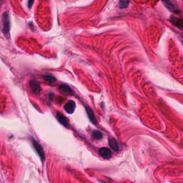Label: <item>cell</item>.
<instances>
[{
  "instance_id": "cell-1",
  "label": "cell",
  "mask_w": 183,
  "mask_h": 183,
  "mask_svg": "<svg viewBox=\"0 0 183 183\" xmlns=\"http://www.w3.org/2000/svg\"><path fill=\"white\" fill-rule=\"evenodd\" d=\"M10 23L8 13L5 12L3 13L2 20V32L5 36H8L10 32Z\"/></svg>"
},
{
  "instance_id": "cell-2",
  "label": "cell",
  "mask_w": 183,
  "mask_h": 183,
  "mask_svg": "<svg viewBox=\"0 0 183 183\" xmlns=\"http://www.w3.org/2000/svg\"><path fill=\"white\" fill-rule=\"evenodd\" d=\"M32 143L34 148H35L39 157H40L42 161H44L45 159V155L42 146L36 140L33 139H32Z\"/></svg>"
},
{
  "instance_id": "cell-3",
  "label": "cell",
  "mask_w": 183,
  "mask_h": 183,
  "mask_svg": "<svg viewBox=\"0 0 183 183\" xmlns=\"http://www.w3.org/2000/svg\"><path fill=\"white\" fill-rule=\"evenodd\" d=\"M76 104L73 100H70L64 106V109L67 113L73 114L75 111Z\"/></svg>"
},
{
  "instance_id": "cell-4",
  "label": "cell",
  "mask_w": 183,
  "mask_h": 183,
  "mask_svg": "<svg viewBox=\"0 0 183 183\" xmlns=\"http://www.w3.org/2000/svg\"><path fill=\"white\" fill-rule=\"evenodd\" d=\"M100 156L105 159H109L111 157V151L110 149L106 147H102L99 150Z\"/></svg>"
},
{
  "instance_id": "cell-5",
  "label": "cell",
  "mask_w": 183,
  "mask_h": 183,
  "mask_svg": "<svg viewBox=\"0 0 183 183\" xmlns=\"http://www.w3.org/2000/svg\"><path fill=\"white\" fill-rule=\"evenodd\" d=\"M56 117L59 122L63 126L65 127H68L69 126V121L67 119L66 116L63 114L61 113L57 112L56 114Z\"/></svg>"
},
{
  "instance_id": "cell-6",
  "label": "cell",
  "mask_w": 183,
  "mask_h": 183,
  "mask_svg": "<svg viewBox=\"0 0 183 183\" xmlns=\"http://www.w3.org/2000/svg\"><path fill=\"white\" fill-rule=\"evenodd\" d=\"M59 90L62 92V94L65 95H71L73 94V92L71 87L65 84L61 85L59 87Z\"/></svg>"
},
{
  "instance_id": "cell-7",
  "label": "cell",
  "mask_w": 183,
  "mask_h": 183,
  "mask_svg": "<svg viewBox=\"0 0 183 183\" xmlns=\"http://www.w3.org/2000/svg\"><path fill=\"white\" fill-rule=\"evenodd\" d=\"M30 86L32 91L34 94H35L36 95H38L40 94V92L41 91V87L38 83L35 81H31Z\"/></svg>"
},
{
  "instance_id": "cell-8",
  "label": "cell",
  "mask_w": 183,
  "mask_h": 183,
  "mask_svg": "<svg viewBox=\"0 0 183 183\" xmlns=\"http://www.w3.org/2000/svg\"><path fill=\"white\" fill-rule=\"evenodd\" d=\"M171 22L175 25L176 26L182 29V26H183V22L182 20L181 19H179L178 18L175 17H171Z\"/></svg>"
},
{
  "instance_id": "cell-9",
  "label": "cell",
  "mask_w": 183,
  "mask_h": 183,
  "mask_svg": "<svg viewBox=\"0 0 183 183\" xmlns=\"http://www.w3.org/2000/svg\"><path fill=\"white\" fill-rule=\"evenodd\" d=\"M86 110H87V116H88L89 119L90 120V121H92L94 124H95V125L97 124V121L96 119V118L94 116V114L93 111H92V109L88 108V107H87L86 108Z\"/></svg>"
},
{
  "instance_id": "cell-10",
  "label": "cell",
  "mask_w": 183,
  "mask_h": 183,
  "mask_svg": "<svg viewBox=\"0 0 183 183\" xmlns=\"http://www.w3.org/2000/svg\"><path fill=\"white\" fill-rule=\"evenodd\" d=\"M108 143H109V145L110 146V147L111 148V149H112L114 151H118V150H119L118 143L114 139H110L109 141H108Z\"/></svg>"
},
{
  "instance_id": "cell-11",
  "label": "cell",
  "mask_w": 183,
  "mask_h": 183,
  "mask_svg": "<svg viewBox=\"0 0 183 183\" xmlns=\"http://www.w3.org/2000/svg\"><path fill=\"white\" fill-rule=\"evenodd\" d=\"M92 137L96 140H100L103 137V134L99 131L95 130L92 133Z\"/></svg>"
},
{
  "instance_id": "cell-12",
  "label": "cell",
  "mask_w": 183,
  "mask_h": 183,
  "mask_svg": "<svg viewBox=\"0 0 183 183\" xmlns=\"http://www.w3.org/2000/svg\"><path fill=\"white\" fill-rule=\"evenodd\" d=\"M130 0H120L119 3V7L121 9L127 8L129 6Z\"/></svg>"
},
{
  "instance_id": "cell-13",
  "label": "cell",
  "mask_w": 183,
  "mask_h": 183,
  "mask_svg": "<svg viewBox=\"0 0 183 183\" xmlns=\"http://www.w3.org/2000/svg\"><path fill=\"white\" fill-rule=\"evenodd\" d=\"M43 79L50 83H53L57 81L56 78L52 75H44V76H43Z\"/></svg>"
},
{
  "instance_id": "cell-14",
  "label": "cell",
  "mask_w": 183,
  "mask_h": 183,
  "mask_svg": "<svg viewBox=\"0 0 183 183\" xmlns=\"http://www.w3.org/2000/svg\"><path fill=\"white\" fill-rule=\"evenodd\" d=\"M163 1L164 3V4H166V7L169 9L170 10H174L175 8L174 5L171 3L169 0H163Z\"/></svg>"
},
{
  "instance_id": "cell-15",
  "label": "cell",
  "mask_w": 183,
  "mask_h": 183,
  "mask_svg": "<svg viewBox=\"0 0 183 183\" xmlns=\"http://www.w3.org/2000/svg\"><path fill=\"white\" fill-rule=\"evenodd\" d=\"M34 0H28V7L30 9L31 8L33 3H34Z\"/></svg>"
}]
</instances>
